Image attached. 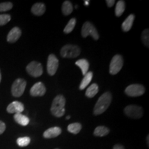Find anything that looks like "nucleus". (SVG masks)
Returning <instances> with one entry per match:
<instances>
[{
	"instance_id": "412c9836",
	"label": "nucleus",
	"mask_w": 149,
	"mask_h": 149,
	"mask_svg": "<svg viewBox=\"0 0 149 149\" xmlns=\"http://www.w3.org/2000/svg\"><path fill=\"white\" fill-rule=\"evenodd\" d=\"M109 128L104 126H97L94 130V135L96 137H104L109 133Z\"/></svg>"
},
{
	"instance_id": "20e7f679",
	"label": "nucleus",
	"mask_w": 149,
	"mask_h": 149,
	"mask_svg": "<svg viewBox=\"0 0 149 149\" xmlns=\"http://www.w3.org/2000/svg\"><path fill=\"white\" fill-rule=\"evenodd\" d=\"M26 86V80L21 79V78L17 79L11 87V93H12L13 96L15 97H21L25 91Z\"/></svg>"
},
{
	"instance_id": "1a4fd4ad",
	"label": "nucleus",
	"mask_w": 149,
	"mask_h": 149,
	"mask_svg": "<svg viewBox=\"0 0 149 149\" xmlns=\"http://www.w3.org/2000/svg\"><path fill=\"white\" fill-rule=\"evenodd\" d=\"M145 92V88L141 84H131L125 90V93L130 97H139L142 95Z\"/></svg>"
},
{
	"instance_id": "f704fd0d",
	"label": "nucleus",
	"mask_w": 149,
	"mask_h": 149,
	"mask_svg": "<svg viewBox=\"0 0 149 149\" xmlns=\"http://www.w3.org/2000/svg\"><path fill=\"white\" fill-rule=\"evenodd\" d=\"M1 81V71H0V82Z\"/></svg>"
},
{
	"instance_id": "f03ea898",
	"label": "nucleus",
	"mask_w": 149,
	"mask_h": 149,
	"mask_svg": "<svg viewBox=\"0 0 149 149\" xmlns=\"http://www.w3.org/2000/svg\"><path fill=\"white\" fill-rule=\"evenodd\" d=\"M66 100L61 95L56 96L53 100L51 108V113L56 117H61L64 115Z\"/></svg>"
},
{
	"instance_id": "393cba45",
	"label": "nucleus",
	"mask_w": 149,
	"mask_h": 149,
	"mask_svg": "<svg viewBox=\"0 0 149 149\" xmlns=\"http://www.w3.org/2000/svg\"><path fill=\"white\" fill-rule=\"evenodd\" d=\"M76 24V19L75 18H72L71 19H70V21L68 22L66 27L64 28V32L66 34L71 33L73 31L74 26H75Z\"/></svg>"
},
{
	"instance_id": "aec40b11",
	"label": "nucleus",
	"mask_w": 149,
	"mask_h": 149,
	"mask_svg": "<svg viewBox=\"0 0 149 149\" xmlns=\"http://www.w3.org/2000/svg\"><path fill=\"white\" fill-rule=\"evenodd\" d=\"M92 78H93V72H87V73L84 75V77L81 82L80 83V85H79L80 90H84V89L86 88V87L87 86L91 83V80H92Z\"/></svg>"
},
{
	"instance_id": "6e6552de",
	"label": "nucleus",
	"mask_w": 149,
	"mask_h": 149,
	"mask_svg": "<svg viewBox=\"0 0 149 149\" xmlns=\"http://www.w3.org/2000/svg\"><path fill=\"white\" fill-rule=\"evenodd\" d=\"M26 71L30 75L34 77H40L43 73V68L40 62L33 61L26 66Z\"/></svg>"
},
{
	"instance_id": "b1692460",
	"label": "nucleus",
	"mask_w": 149,
	"mask_h": 149,
	"mask_svg": "<svg viewBox=\"0 0 149 149\" xmlns=\"http://www.w3.org/2000/svg\"><path fill=\"white\" fill-rule=\"evenodd\" d=\"M68 131L72 134H78L81 129V125L79 123H72L68 126Z\"/></svg>"
},
{
	"instance_id": "4be33fe9",
	"label": "nucleus",
	"mask_w": 149,
	"mask_h": 149,
	"mask_svg": "<svg viewBox=\"0 0 149 149\" xmlns=\"http://www.w3.org/2000/svg\"><path fill=\"white\" fill-rule=\"evenodd\" d=\"M61 10H62V13L64 15H69L73 10V6H72L71 2L69 1H65L62 4Z\"/></svg>"
},
{
	"instance_id": "c756f323",
	"label": "nucleus",
	"mask_w": 149,
	"mask_h": 149,
	"mask_svg": "<svg viewBox=\"0 0 149 149\" xmlns=\"http://www.w3.org/2000/svg\"><path fill=\"white\" fill-rule=\"evenodd\" d=\"M6 130V124L2 121H0V135H1Z\"/></svg>"
},
{
	"instance_id": "4468645a",
	"label": "nucleus",
	"mask_w": 149,
	"mask_h": 149,
	"mask_svg": "<svg viewBox=\"0 0 149 149\" xmlns=\"http://www.w3.org/2000/svg\"><path fill=\"white\" fill-rule=\"evenodd\" d=\"M61 133V129L59 127L55 126V127L50 128L45 130L44 133V137L46 139L55 138V137L59 136Z\"/></svg>"
},
{
	"instance_id": "cd10ccee",
	"label": "nucleus",
	"mask_w": 149,
	"mask_h": 149,
	"mask_svg": "<svg viewBox=\"0 0 149 149\" xmlns=\"http://www.w3.org/2000/svg\"><path fill=\"white\" fill-rule=\"evenodd\" d=\"M13 5L11 2L0 3V12H6L10 10L13 8Z\"/></svg>"
},
{
	"instance_id": "2eb2a0df",
	"label": "nucleus",
	"mask_w": 149,
	"mask_h": 149,
	"mask_svg": "<svg viewBox=\"0 0 149 149\" xmlns=\"http://www.w3.org/2000/svg\"><path fill=\"white\" fill-rule=\"evenodd\" d=\"M46 11V6L43 3H36L31 8V12L36 16H41Z\"/></svg>"
},
{
	"instance_id": "39448f33",
	"label": "nucleus",
	"mask_w": 149,
	"mask_h": 149,
	"mask_svg": "<svg viewBox=\"0 0 149 149\" xmlns=\"http://www.w3.org/2000/svg\"><path fill=\"white\" fill-rule=\"evenodd\" d=\"M124 61L122 57L120 55H116L112 58L109 67V72L111 74H116L120 71L122 68Z\"/></svg>"
},
{
	"instance_id": "72a5a7b5",
	"label": "nucleus",
	"mask_w": 149,
	"mask_h": 149,
	"mask_svg": "<svg viewBox=\"0 0 149 149\" xmlns=\"http://www.w3.org/2000/svg\"><path fill=\"white\" fill-rule=\"evenodd\" d=\"M70 118V115H68V116H66V120H69Z\"/></svg>"
},
{
	"instance_id": "f3484780",
	"label": "nucleus",
	"mask_w": 149,
	"mask_h": 149,
	"mask_svg": "<svg viewBox=\"0 0 149 149\" xmlns=\"http://www.w3.org/2000/svg\"><path fill=\"white\" fill-rule=\"evenodd\" d=\"M134 19H135V15L133 14H131L129 16H128V17L126 19L125 21L122 23V28L123 31L128 32V31H130L133 24Z\"/></svg>"
},
{
	"instance_id": "f8f14e48",
	"label": "nucleus",
	"mask_w": 149,
	"mask_h": 149,
	"mask_svg": "<svg viewBox=\"0 0 149 149\" xmlns=\"http://www.w3.org/2000/svg\"><path fill=\"white\" fill-rule=\"evenodd\" d=\"M24 110V106L22 102L15 101L11 102L7 107L6 111L8 113H22Z\"/></svg>"
},
{
	"instance_id": "0eeeda50",
	"label": "nucleus",
	"mask_w": 149,
	"mask_h": 149,
	"mask_svg": "<svg viewBox=\"0 0 149 149\" xmlns=\"http://www.w3.org/2000/svg\"><path fill=\"white\" fill-rule=\"evenodd\" d=\"M124 113L130 118L139 119L143 115V110L139 106L128 105L124 109Z\"/></svg>"
},
{
	"instance_id": "7c9ffc66",
	"label": "nucleus",
	"mask_w": 149,
	"mask_h": 149,
	"mask_svg": "<svg viewBox=\"0 0 149 149\" xmlns=\"http://www.w3.org/2000/svg\"><path fill=\"white\" fill-rule=\"evenodd\" d=\"M106 2H107V4L108 6L111 8V7H112L113 5L115 4V1H114V0H107Z\"/></svg>"
},
{
	"instance_id": "dca6fc26",
	"label": "nucleus",
	"mask_w": 149,
	"mask_h": 149,
	"mask_svg": "<svg viewBox=\"0 0 149 149\" xmlns=\"http://www.w3.org/2000/svg\"><path fill=\"white\" fill-rule=\"evenodd\" d=\"M14 120L17 124L21 126H26L29 124V118L26 115H22V113H16L14 115Z\"/></svg>"
},
{
	"instance_id": "7ed1b4c3",
	"label": "nucleus",
	"mask_w": 149,
	"mask_h": 149,
	"mask_svg": "<svg viewBox=\"0 0 149 149\" xmlns=\"http://www.w3.org/2000/svg\"><path fill=\"white\" fill-rule=\"evenodd\" d=\"M81 49L79 46L72 44H67L61 48L60 54L64 58H74L79 55Z\"/></svg>"
},
{
	"instance_id": "bb28decb",
	"label": "nucleus",
	"mask_w": 149,
	"mask_h": 149,
	"mask_svg": "<svg viewBox=\"0 0 149 149\" xmlns=\"http://www.w3.org/2000/svg\"><path fill=\"white\" fill-rule=\"evenodd\" d=\"M141 40L147 47L149 46V31L148 29H145L141 33Z\"/></svg>"
},
{
	"instance_id": "2f4dec72",
	"label": "nucleus",
	"mask_w": 149,
	"mask_h": 149,
	"mask_svg": "<svg viewBox=\"0 0 149 149\" xmlns=\"http://www.w3.org/2000/svg\"><path fill=\"white\" fill-rule=\"evenodd\" d=\"M113 149H124V146H122L120 144H116L115 145L114 147H113Z\"/></svg>"
},
{
	"instance_id": "ddd939ff",
	"label": "nucleus",
	"mask_w": 149,
	"mask_h": 149,
	"mask_svg": "<svg viewBox=\"0 0 149 149\" xmlns=\"http://www.w3.org/2000/svg\"><path fill=\"white\" fill-rule=\"evenodd\" d=\"M22 35V31L19 28L14 27L10 31L7 35V41L9 43H15L19 39Z\"/></svg>"
},
{
	"instance_id": "c85d7f7f",
	"label": "nucleus",
	"mask_w": 149,
	"mask_h": 149,
	"mask_svg": "<svg viewBox=\"0 0 149 149\" xmlns=\"http://www.w3.org/2000/svg\"><path fill=\"white\" fill-rule=\"evenodd\" d=\"M11 17L8 14L0 15V26H4L10 21Z\"/></svg>"
},
{
	"instance_id": "a211bd4d",
	"label": "nucleus",
	"mask_w": 149,
	"mask_h": 149,
	"mask_svg": "<svg viewBox=\"0 0 149 149\" xmlns=\"http://www.w3.org/2000/svg\"><path fill=\"white\" fill-rule=\"evenodd\" d=\"M75 64L77 65V66L79 67L84 75H85V74L88 72L89 68V63L88 60H86V59H79V60L76 61Z\"/></svg>"
},
{
	"instance_id": "423d86ee",
	"label": "nucleus",
	"mask_w": 149,
	"mask_h": 149,
	"mask_svg": "<svg viewBox=\"0 0 149 149\" xmlns=\"http://www.w3.org/2000/svg\"><path fill=\"white\" fill-rule=\"evenodd\" d=\"M81 35L84 38L88 37V35H91L93 38L95 40H97L100 38V35L95 27L89 22H86L84 24L82 29H81Z\"/></svg>"
},
{
	"instance_id": "9d476101",
	"label": "nucleus",
	"mask_w": 149,
	"mask_h": 149,
	"mask_svg": "<svg viewBox=\"0 0 149 149\" xmlns=\"http://www.w3.org/2000/svg\"><path fill=\"white\" fill-rule=\"evenodd\" d=\"M59 66V60L53 54H51L48 57L47 71L50 75L53 76L56 73Z\"/></svg>"
},
{
	"instance_id": "473e14b6",
	"label": "nucleus",
	"mask_w": 149,
	"mask_h": 149,
	"mask_svg": "<svg viewBox=\"0 0 149 149\" xmlns=\"http://www.w3.org/2000/svg\"><path fill=\"white\" fill-rule=\"evenodd\" d=\"M88 2H89L88 1H84V3H85V5L88 6Z\"/></svg>"
},
{
	"instance_id": "9b49d317",
	"label": "nucleus",
	"mask_w": 149,
	"mask_h": 149,
	"mask_svg": "<svg viewBox=\"0 0 149 149\" xmlns=\"http://www.w3.org/2000/svg\"><path fill=\"white\" fill-rule=\"evenodd\" d=\"M46 89L42 82H37L33 86L30 91V94L33 97H41L44 95Z\"/></svg>"
},
{
	"instance_id": "f257e3e1",
	"label": "nucleus",
	"mask_w": 149,
	"mask_h": 149,
	"mask_svg": "<svg viewBox=\"0 0 149 149\" xmlns=\"http://www.w3.org/2000/svg\"><path fill=\"white\" fill-rule=\"evenodd\" d=\"M112 101V95L110 92L104 93L99 98V100L95 104L94 109H93V113L95 115H101L104 113L108 108L109 107L110 104Z\"/></svg>"
},
{
	"instance_id": "c9c22d12",
	"label": "nucleus",
	"mask_w": 149,
	"mask_h": 149,
	"mask_svg": "<svg viewBox=\"0 0 149 149\" xmlns=\"http://www.w3.org/2000/svg\"><path fill=\"white\" fill-rule=\"evenodd\" d=\"M55 149H59V148H55Z\"/></svg>"
},
{
	"instance_id": "5701e85b",
	"label": "nucleus",
	"mask_w": 149,
	"mask_h": 149,
	"mask_svg": "<svg viewBox=\"0 0 149 149\" xmlns=\"http://www.w3.org/2000/svg\"><path fill=\"white\" fill-rule=\"evenodd\" d=\"M124 10H125V2L124 1L120 0L117 3L116 7H115V15L120 17L124 13Z\"/></svg>"
},
{
	"instance_id": "a878e982",
	"label": "nucleus",
	"mask_w": 149,
	"mask_h": 149,
	"mask_svg": "<svg viewBox=\"0 0 149 149\" xmlns=\"http://www.w3.org/2000/svg\"><path fill=\"white\" fill-rule=\"evenodd\" d=\"M30 142H31V138L29 137H22L17 139V144L20 147L27 146Z\"/></svg>"
},
{
	"instance_id": "6ab92c4d",
	"label": "nucleus",
	"mask_w": 149,
	"mask_h": 149,
	"mask_svg": "<svg viewBox=\"0 0 149 149\" xmlns=\"http://www.w3.org/2000/svg\"><path fill=\"white\" fill-rule=\"evenodd\" d=\"M99 91L98 85L97 84H93L87 88L86 91V96L88 97L89 98H92L95 97Z\"/></svg>"
}]
</instances>
